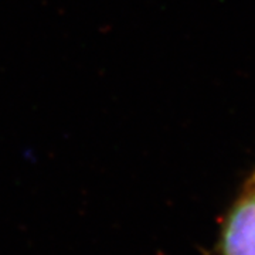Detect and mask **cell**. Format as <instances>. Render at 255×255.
I'll return each instance as SVG.
<instances>
[{"instance_id": "1", "label": "cell", "mask_w": 255, "mask_h": 255, "mask_svg": "<svg viewBox=\"0 0 255 255\" xmlns=\"http://www.w3.org/2000/svg\"><path fill=\"white\" fill-rule=\"evenodd\" d=\"M221 255H255V189L238 199L223 223Z\"/></svg>"}]
</instances>
